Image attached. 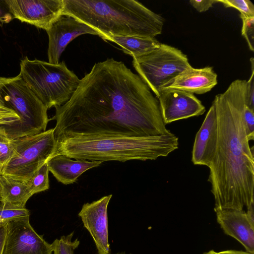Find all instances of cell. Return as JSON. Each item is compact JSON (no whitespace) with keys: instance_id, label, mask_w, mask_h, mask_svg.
<instances>
[{"instance_id":"1","label":"cell","mask_w":254,"mask_h":254,"mask_svg":"<svg viewBox=\"0 0 254 254\" xmlns=\"http://www.w3.org/2000/svg\"><path fill=\"white\" fill-rule=\"evenodd\" d=\"M56 141L80 135L146 136L171 133L158 99L138 75L113 59L96 63L70 99L55 108Z\"/></svg>"},{"instance_id":"2","label":"cell","mask_w":254,"mask_h":254,"mask_svg":"<svg viewBox=\"0 0 254 254\" xmlns=\"http://www.w3.org/2000/svg\"><path fill=\"white\" fill-rule=\"evenodd\" d=\"M247 84L246 80H234L212 102L218 128L216 152L208 166L214 209L244 210L254 202V146L243 122Z\"/></svg>"},{"instance_id":"3","label":"cell","mask_w":254,"mask_h":254,"mask_svg":"<svg viewBox=\"0 0 254 254\" xmlns=\"http://www.w3.org/2000/svg\"><path fill=\"white\" fill-rule=\"evenodd\" d=\"M63 14L73 17L97 31L108 41L115 36L154 38L164 20L134 0H63Z\"/></svg>"},{"instance_id":"4","label":"cell","mask_w":254,"mask_h":254,"mask_svg":"<svg viewBox=\"0 0 254 254\" xmlns=\"http://www.w3.org/2000/svg\"><path fill=\"white\" fill-rule=\"evenodd\" d=\"M178 145V137L171 132L146 136L80 135L57 141L55 155L61 154L76 160L102 162L153 160L167 156Z\"/></svg>"},{"instance_id":"5","label":"cell","mask_w":254,"mask_h":254,"mask_svg":"<svg viewBox=\"0 0 254 254\" xmlns=\"http://www.w3.org/2000/svg\"><path fill=\"white\" fill-rule=\"evenodd\" d=\"M20 67L19 74L47 109L67 102L80 81L64 61L54 64L25 57Z\"/></svg>"},{"instance_id":"6","label":"cell","mask_w":254,"mask_h":254,"mask_svg":"<svg viewBox=\"0 0 254 254\" xmlns=\"http://www.w3.org/2000/svg\"><path fill=\"white\" fill-rule=\"evenodd\" d=\"M0 101L13 110L19 120L1 126L10 139L43 132L50 119L47 108L18 74L0 77Z\"/></svg>"},{"instance_id":"7","label":"cell","mask_w":254,"mask_h":254,"mask_svg":"<svg viewBox=\"0 0 254 254\" xmlns=\"http://www.w3.org/2000/svg\"><path fill=\"white\" fill-rule=\"evenodd\" d=\"M12 154L0 175L26 182L55 154L54 128L11 139Z\"/></svg>"},{"instance_id":"8","label":"cell","mask_w":254,"mask_h":254,"mask_svg":"<svg viewBox=\"0 0 254 254\" xmlns=\"http://www.w3.org/2000/svg\"><path fill=\"white\" fill-rule=\"evenodd\" d=\"M132 64L157 98L165 85L191 66L187 56L180 50L162 43L146 54L133 58Z\"/></svg>"},{"instance_id":"9","label":"cell","mask_w":254,"mask_h":254,"mask_svg":"<svg viewBox=\"0 0 254 254\" xmlns=\"http://www.w3.org/2000/svg\"><path fill=\"white\" fill-rule=\"evenodd\" d=\"M52 244L33 229L29 217L8 220L2 254H52Z\"/></svg>"},{"instance_id":"10","label":"cell","mask_w":254,"mask_h":254,"mask_svg":"<svg viewBox=\"0 0 254 254\" xmlns=\"http://www.w3.org/2000/svg\"><path fill=\"white\" fill-rule=\"evenodd\" d=\"M13 19L47 31L61 15L63 0H4Z\"/></svg>"},{"instance_id":"11","label":"cell","mask_w":254,"mask_h":254,"mask_svg":"<svg viewBox=\"0 0 254 254\" xmlns=\"http://www.w3.org/2000/svg\"><path fill=\"white\" fill-rule=\"evenodd\" d=\"M49 38V63H59V60L67 45L75 38L89 34L102 36L96 30L79 20L67 15H60L46 31Z\"/></svg>"},{"instance_id":"12","label":"cell","mask_w":254,"mask_h":254,"mask_svg":"<svg viewBox=\"0 0 254 254\" xmlns=\"http://www.w3.org/2000/svg\"><path fill=\"white\" fill-rule=\"evenodd\" d=\"M165 125L199 116L205 112V107L193 94L177 89L161 91L157 98Z\"/></svg>"},{"instance_id":"13","label":"cell","mask_w":254,"mask_h":254,"mask_svg":"<svg viewBox=\"0 0 254 254\" xmlns=\"http://www.w3.org/2000/svg\"><path fill=\"white\" fill-rule=\"evenodd\" d=\"M112 194L84 203L78 213L84 227L91 235L98 254H109L107 208Z\"/></svg>"},{"instance_id":"14","label":"cell","mask_w":254,"mask_h":254,"mask_svg":"<svg viewBox=\"0 0 254 254\" xmlns=\"http://www.w3.org/2000/svg\"><path fill=\"white\" fill-rule=\"evenodd\" d=\"M218 223L224 233L236 240L246 251L254 254V222L244 210L214 209Z\"/></svg>"},{"instance_id":"15","label":"cell","mask_w":254,"mask_h":254,"mask_svg":"<svg viewBox=\"0 0 254 254\" xmlns=\"http://www.w3.org/2000/svg\"><path fill=\"white\" fill-rule=\"evenodd\" d=\"M218 134L217 115L212 104L195 137L191 156L194 165L209 166L216 152Z\"/></svg>"},{"instance_id":"16","label":"cell","mask_w":254,"mask_h":254,"mask_svg":"<svg viewBox=\"0 0 254 254\" xmlns=\"http://www.w3.org/2000/svg\"><path fill=\"white\" fill-rule=\"evenodd\" d=\"M217 84V75L211 66L195 68L191 66L178 75L161 89H177L192 94L210 91Z\"/></svg>"},{"instance_id":"17","label":"cell","mask_w":254,"mask_h":254,"mask_svg":"<svg viewBox=\"0 0 254 254\" xmlns=\"http://www.w3.org/2000/svg\"><path fill=\"white\" fill-rule=\"evenodd\" d=\"M101 161H90L71 159L61 154L53 156L47 162L49 172H51L58 182L64 185H70L76 182L85 171L98 167Z\"/></svg>"},{"instance_id":"18","label":"cell","mask_w":254,"mask_h":254,"mask_svg":"<svg viewBox=\"0 0 254 254\" xmlns=\"http://www.w3.org/2000/svg\"><path fill=\"white\" fill-rule=\"evenodd\" d=\"M33 195L26 183L0 175V202L19 207H25Z\"/></svg>"},{"instance_id":"19","label":"cell","mask_w":254,"mask_h":254,"mask_svg":"<svg viewBox=\"0 0 254 254\" xmlns=\"http://www.w3.org/2000/svg\"><path fill=\"white\" fill-rule=\"evenodd\" d=\"M108 41L120 46L124 52L133 58L142 56L157 47L160 43L154 38L134 36H115Z\"/></svg>"},{"instance_id":"20","label":"cell","mask_w":254,"mask_h":254,"mask_svg":"<svg viewBox=\"0 0 254 254\" xmlns=\"http://www.w3.org/2000/svg\"><path fill=\"white\" fill-rule=\"evenodd\" d=\"M49 172L47 162L25 182L33 195L49 189Z\"/></svg>"},{"instance_id":"21","label":"cell","mask_w":254,"mask_h":254,"mask_svg":"<svg viewBox=\"0 0 254 254\" xmlns=\"http://www.w3.org/2000/svg\"><path fill=\"white\" fill-rule=\"evenodd\" d=\"M74 232L63 236L56 239L52 244L54 254H74V250L78 247L80 241L78 239L72 241Z\"/></svg>"},{"instance_id":"22","label":"cell","mask_w":254,"mask_h":254,"mask_svg":"<svg viewBox=\"0 0 254 254\" xmlns=\"http://www.w3.org/2000/svg\"><path fill=\"white\" fill-rule=\"evenodd\" d=\"M29 216V211L25 207L0 203V222L7 221Z\"/></svg>"},{"instance_id":"23","label":"cell","mask_w":254,"mask_h":254,"mask_svg":"<svg viewBox=\"0 0 254 254\" xmlns=\"http://www.w3.org/2000/svg\"><path fill=\"white\" fill-rule=\"evenodd\" d=\"M13 151L10 139L5 129L0 126V174L1 171L10 158Z\"/></svg>"},{"instance_id":"24","label":"cell","mask_w":254,"mask_h":254,"mask_svg":"<svg viewBox=\"0 0 254 254\" xmlns=\"http://www.w3.org/2000/svg\"><path fill=\"white\" fill-rule=\"evenodd\" d=\"M218 2L222 3L225 7L237 9L241 15L254 17V5L249 0H217Z\"/></svg>"},{"instance_id":"25","label":"cell","mask_w":254,"mask_h":254,"mask_svg":"<svg viewBox=\"0 0 254 254\" xmlns=\"http://www.w3.org/2000/svg\"><path fill=\"white\" fill-rule=\"evenodd\" d=\"M242 20V35L246 39L250 50L254 51V17L240 14Z\"/></svg>"},{"instance_id":"26","label":"cell","mask_w":254,"mask_h":254,"mask_svg":"<svg viewBox=\"0 0 254 254\" xmlns=\"http://www.w3.org/2000/svg\"><path fill=\"white\" fill-rule=\"evenodd\" d=\"M243 122L246 134L248 140L254 139V111L248 106L245 108L243 115Z\"/></svg>"},{"instance_id":"27","label":"cell","mask_w":254,"mask_h":254,"mask_svg":"<svg viewBox=\"0 0 254 254\" xmlns=\"http://www.w3.org/2000/svg\"><path fill=\"white\" fill-rule=\"evenodd\" d=\"M19 119L18 115L13 110L0 105V126L12 124Z\"/></svg>"},{"instance_id":"28","label":"cell","mask_w":254,"mask_h":254,"mask_svg":"<svg viewBox=\"0 0 254 254\" xmlns=\"http://www.w3.org/2000/svg\"><path fill=\"white\" fill-rule=\"evenodd\" d=\"M251 62L252 74L247 81V102L248 106L254 111V58L250 60Z\"/></svg>"},{"instance_id":"29","label":"cell","mask_w":254,"mask_h":254,"mask_svg":"<svg viewBox=\"0 0 254 254\" xmlns=\"http://www.w3.org/2000/svg\"><path fill=\"white\" fill-rule=\"evenodd\" d=\"M190 3L197 11L205 12L217 2V0H190Z\"/></svg>"},{"instance_id":"30","label":"cell","mask_w":254,"mask_h":254,"mask_svg":"<svg viewBox=\"0 0 254 254\" xmlns=\"http://www.w3.org/2000/svg\"><path fill=\"white\" fill-rule=\"evenodd\" d=\"M13 19L4 0H0V25L8 23Z\"/></svg>"},{"instance_id":"31","label":"cell","mask_w":254,"mask_h":254,"mask_svg":"<svg viewBox=\"0 0 254 254\" xmlns=\"http://www.w3.org/2000/svg\"><path fill=\"white\" fill-rule=\"evenodd\" d=\"M7 221L0 222V254H2Z\"/></svg>"},{"instance_id":"32","label":"cell","mask_w":254,"mask_h":254,"mask_svg":"<svg viewBox=\"0 0 254 254\" xmlns=\"http://www.w3.org/2000/svg\"><path fill=\"white\" fill-rule=\"evenodd\" d=\"M202 254H254L248 253L246 251H237V250H225L220 252H216L214 250H210L208 252H205Z\"/></svg>"},{"instance_id":"33","label":"cell","mask_w":254,"mask_h":254,"mask_svg":"<svg viewBox=\"0 0 254 254\" xmlns=\"http://www.w3.org/2000/svg\"><path fill=\"white\" fill-rule=\"evenodd\" d=\"M124 254V253H118V254Z\"/></svg>"},{"instance_id":"34","label":"cell","mask_w":254,"mask_h":254,"mask_svg":"<svg viewBox=\"0 0 254 254\" xmlns=\"http://www.w3.org/2000/svg\"><path fill=\"white\" fill-rule=\"evenodd\" d=\"M0 105H2V104H1V102H0Z\"/></svg>"},{"instance_id":"35","label":"cell","mask_w":254,"mask_h":254,"mask_svg":"<svg viewBox=\"0 0 254 254\" xmlns=\"http://www.w3.org/2000/svg\"></svg>"}]
</instances>
